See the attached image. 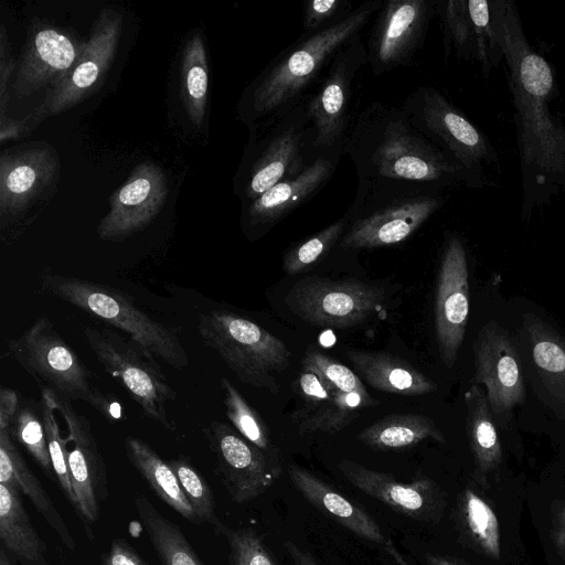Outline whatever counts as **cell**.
I'll return each instance as SVG.
<instances>
[{"instance_id":"obj_12","label":"cell","mask_w":565,"mask_h":565,"mask_svg":"<svg viewBox=\"0 0 565 565\" xmlns=\"http://www.w3.org/2000/svg\"><path fill=\"white\" fill-rule=\"evenodd\" d=\"M385 297L380 286L358 279L311 276L297 281L286 294L285 302L294 315L311 326L345 329L380 311Z\"/></svg>"},{"instance_id":"obj_38","label":"cell","mask_w":565,"mask_h":565,"mask_svg":"<svg viewBox=\"0 0 565 565\" xmlns=\"http://www.w3.org/2000/svg\"><path fill=\"white\" fill-rule=\"evenodd\" d=\"M347 223V216L343 214L327 227L292 245L284 255V271L287 275L300 274L326 258L339 245Z\"/></svg>"},{"instance_id":"obj_47","label":"cell","mask_w":565,"mask_h":565,"mask_svg":"<svg viewBox=\"0 0 565 565\" xmlns=\"http://www.w3.org/2000/svg\"><path fill=\"white\" fill-rule=\"evenodd\" d=\"M21 406L17 391L1 386L0 390V427L9 428L12 419Z\"/></svg>"},{"instance_id":"obj_45","label":"cell","mask_w":565,"mask_h":565,"mask_svg":"<svg viewBox=\"0 0 565 565\" xmlns=\"http://www.w3.org/2000/svg\"><path fill=\"white\" fill-rule=\"evenodd\" d=\"M0 107H1V119L6 118L4 109L8 97L6 95L7 92V83L12 74L15 63L13 61L12 54L10 52V46L8 43L6 30L1 26L0 34Z\"/></svg>"},{"instance_id":"obj_31","label":"cell","mask_w":565,"mask_h":565,"mask_svg":"<svg viewBox=\"0 0 565 565\" xmlns=\"http://www.w3.org/2000/svg\"><path fill=\"white\" fill-rule=\"evenodd\" d=\"M356 439L373 450L391 451L415 447L427 439L445 444L435 422L419 414H391L362 429Z\"/></svg>"},{"instance_id":"obj_17","label":"cell","mask_w":565,"mask_h":565,"mask_svg":"<svg viewBox=\"0 0 565 565\" xmlns=\"http://www.w3.org/2000/svg\"><path fill=\"white\" fill-rule=\"evenodd\" d=\"M462 239L450 234L443 248L435 296V332L443 363L451 367L469 317V275Z\"/></svg>"},{"instance_id":"obj_50","label":"cell","mask_w":565,"mask_h":565,"mask_svg":"<svg viewBox=\"0 0 565 565\" xmlns=\"http://www.w3.org/2000/svg\"><path fill=\"white\" fill-rule=\"evenodd\" d=\"M383 547L395 565H411L391 539H386Z\"/></svg>"},{"instance_id":"obj_25","label":"cell","mask_w":565,"mask_h":565,"mask_svg":"<svg viewBox=\"0 0 565 565\" xmlns=\"http://www.w3.org/2000/svg\"><path fill=\"white\" fill-rule=\"evenodd\" d=\"M58 170L55 153L44 147L4 152L0 158V216H18Z\"/></svg>"},{"instance_id":"obj_39","label":"cell","mask_w":565,"mask_h":565,"mask_svg":"<svg viewBox=\"0 0 565 565\" xmlns=\"http://www.w3.org/2000/svg\"><path fill=\"white\" fill-rule=\"evenodd\" d=\"M14 441L22 446L40 467L52 477L54 473L42 409L31 401L21 402V406L9 427Z\"/></svg>"},{"instance_id":"obj_22","label":"cell","mask_w":565,"mask_h":565,"mask_svg":"<svg viewBox=\"0 0 565 565\" xmlns=\"http://www.w3.org/2000/svg\"><path fill=\"white\" fill-rule=\"evenodd\" d=\"M472 384L484 385L490 409L503 417L525 396L523 376L508 334L493 323L484 326L475 342Z\"/></svg>"},{"instance_id":"obj_5","label":"cell","mask_w":565,"mask_h":565,"mask_svg":"<svg viewBox=\"0 0 565 565\" xmlns=\"http://www.w3.org/2000/svg\"><path fill=\"white\" fill-rule=\"evenodd\" d=\"M39 280L46 294L126 333L170 366L180 371L188 366V353L177 333L137 307L121 290L58 274H42Z\"/></svg>"},{"instance_id":"obj_48","label":"cell","mask_w":565,"mask_h":565,"mask_svg":"<svg viewBox=\"0 0 565 565\" xmlns=\"http://www.w3.org/2000/svg\"><path fill=\"white\" fill-rule=\"evenodd\" d=\"M284 546L292 562V565H319L311 553L300 547L297 543L288 540Z\"/></svg>"},{"instance_id":"obj_32","label":"cell","mask_w":565,"mask_h":565,"mask_svg":"<svg viewBox=\"0 0 565 565\" xmlns=\"http://www.w3.org/2000/svg\"><path fill=\"white\" fill-rule=\"evenodd\" d=\"M467 407L466 429L475 459L476 478L484 483L487 476L501 462L502 450L487 394L480 385L471 384L465 393Z\"/></svg>"},{"instance_id":"obj_14","label":"cell","mask_w":565,"mask_h":565,"mask_svg":"<svg viewBox=\"0 0 565 565\" xmlns=\"http://www.w3.org/2000/svg\"><path fill=\"white\" fill-rule=\"evenodd\" d=\"M203 430L220 478L235 503L258 498L279 479L281 459L262 451L232 426L212 420Z\"/></svg>"},{"instance_id":"obj_46","label":"cell","mask_w":565,"mask_h":565,"mask_svg":"<svg viewBox=\"0 0 565 565\" xmlns=\"http://www.w3.org/2000/svg\"><path fill=\"white\" fill-rule=\"evenodd\" d=\"M42 119L36 115L35 111L30 114L24 119H11L3 118L0 120L1 129V142L8 139L20 138L21 136L30 132V126H36Z\"/></svg>"},{"instance_id":"obj_16","label":"cell","mask_w":565,"mask_h":565,"mask_svg":"<svg viewBox=\"0 0 565 565\" xmlns=\"http://www.w3.org/2000/svg\"><path fill=\"white\" fill-rule=\"evenodd\" d=\"M436 15L446 55L478 62L486 77L503 62L493 0H439Z\"/></svg>"},{"instance_id":"obj_36","label":"cell","mask_w":565,"mask_h":565,"mask_svg":"<svg viewBox=\"0 0 565 565\" xmlns=\"http://www.w3.org/2000/svg\"><path fill=\"white\" fill-rule=\"evenodd\" d=\"M221 387L225 414L233 428L262 451L281 459L280 451L273 441L270 429L258 412L249 405L228 379H221Z\"/></svg>"},{"instance_id":"obj_43","label":"cell","mask_w":565,"mask_h":565,"mask_svg":"<svg viewBox=\"0 0 565 565\" xmlns=\"http://www.w3.org/2000/svg\"><path fill=\"white\" fill-rule=\"evenodd\" d=\"M354 10L349 0H308L302 6L303 32L323 30L344 19Z\"/></svg>"},{"instance_id":"obj_13","label":"cell","mask_w":565,"mask_h":565,"mask_svg":"<svg viewBox=\"0 0 565 565\" xmlns=\"http://www.w3.org/2000/svg\"><path fill=\"white\" fill-rule=\"evenodd\" d=\"M437 0H387L374 17L365 44L375 76L411 66L436 17Z\"/></svg>"},{"instance_id":"obj_34","label":"cell","mask_w":565,"mask_h":565,"mask_svg":"<svg viewBox=\"0 0 565 565\" xmlns=\"http://www.w3.org/2000/svg\"><path fill=\"white\" fill-rule=\"evenodd\" d=\"M458 521L463 535L487 555L500 558V532L495 513L473 489L467 487L458 502Z\"/></svg>"},{"instance_id":"obj_7","label":"cell","mask_w":565,"mask_h":565,"mask_svg":"<svg viewBox=\"0 0 565 565\" xmlns=\"http://www.w3.org/2000/svg\"><path fill=\"white\" fill-rule=\"evenodd\" d=\"M199 334L246 385L279 393L276 376L288 369L290 351L273 333L236 313L214 310L199 316Z\"/></svg>"},{"instance_id":"obj_28","label":"cell","mask_w":565,"mask_h":565,"mask_svg":"<svg viewBox=\"0 0 565 565\" xmlns=\"http://www.w3.org/2000/svg\"><path fill=\"white\" fill-rule=\"evenodd\" d=\"M0 483H13L71 550L75 541L49 494L29 468L12 439L9 428L0 427Z\"/></svg>"},{"instance_id":"obj_42","label":"cell","mask_w":565,"mask_h":565,"mask_svg":"<svg viewBox=\"0 0 565 565\" xmlns=\"http://www.w3.org/2000/svg\"><path fill=\"white\" fill-rule=\"evenodd\" d=\"M230 565H279L263 539L253 529L224 527Z\"/></svg>"},{"instance_id":"obj_51","label":"cell","mask_w":565,"mask_h":565,"mask_svg":"<svg viewBox=\"0 0 565 565\" xmlns=\"http://www.w3.org/2000/svg\"><path fill=\"white\" fill-rule=\"evenodd\" d=\"M424 559L427 565H461L455 559L435 553H425Z\"/></svg>"},{"instance_id":"obj_26","label":"cell","mask_w":565,"mask_h":565,"mask_svg":"<svg viewBox=\"0 0 565 565\" xmlns=\"http://www.w3.org/2000/svg\"><path fill=\"white\" fill-rule=\"evenodd\" d=\"M289 479L296 490L316 509L332 518L355 535L384 545L386 539L377 522L356 502L309 470L291 463Z\"/></svg>"},{"instance_id":"obj_23","label":"cell","mask_w":565,"mask_h":565,"mask_svg":"<svg viewBox=\"0 0 565 565\" xmlns=\"http://www.w3.org/2000/svg\"><path fill=\"white\" fill-rule=\"evenodd\" d=\"M343 152H329L311 162L300 174L286 179L245 204V230L258 237L296 209L311 200L332 178Z\"/></svg>"},{"instance_id":"obj_8","label":"cell","mask_w":565,"mask_h":565,"mask_svg":"<svg viewBox=\"0 0 565 565\" xmlns=\"http://www.w3.org/2000/svg\"><path fill=\"white\" fill-rule=\"evenodd\" d=\"M401 108L412 125L468 174L472 189L492 186L486 168L499 157L487 135L437 88L419 86Z\"/></svg>"},{"instance_id":"obj_20","label":"cell","mask_w":565,"mask_h":565,"mask_svg":"<svg viewBox=\"0 0 565 565\" xmlns=\"http://www.w3.org/2000/svg\"><path fill=\"white\" fill-rule=\"evenodd\" d=\"M338 468L352 486L399 514L425 523H437L444 514L445 495L438 484L426 476L403 482L391 473L349 459L341 460Z\"/></svg>"},{"instance_id":"obj_21","label":"cell","mask_w":565,"mask_h":565,"mask_svg":"<svg viewBox=\"0 0 565 565\" xmlns=\"http://www.w3.org/2000/svg\"><path fill=\"white\" fill-rule=\"evenodd\" d=\"M292 386L301 404L292 411L290 419L301 435L339 433L355 420L362 409L379 405L369 393L343 391L308 370L300 371Z\"/></svg>"},{"instance_id":"obj_9","label":"cell","mask_w":565,"mask_h":565,"mask_svg":"<svg viewBox=\"0 0 565 565\" xmlns=\"http://www.w3.org/2000/svg\"><path fill=\"white\" fill-rule=\"evenodd\" d=\"M253 127L242 185L245 204L275 184L300 174L322 156L312 145L305 102Z\"/></svg>"},{"instance_id":"obj_49","label":"cell","mask_w":565,"mask_h":565,"mask_svg":"<svg viewBox=\"0 0 565 565\" xmlns=\"http://www.w3.org/2000/svg\"><path fill=\"white\" fill-rule=\"evenodd\" d=\"M554 544L558 553L565 558V507L554 532Z\"/></svg>"},{"instance_id":"obj_40","label":"cell","mask_w":565,"mask_h":565,"mask_svg":"<svg viewBox=\"0 0 565 565\" xmlns=\"http://www.w3.org/2000/svg\"><path fill=\"white\" fill-rule=\"evenodd\" d=\"M174 471L180 486L201 523H209L222 533L225 525L215 513V500L211 488L200 472L183 458H174L168 462Z\"/></svg>"},{"instance_id":"obj_44","label":"cell","mask_w":565,"mask_h":565,"mask_svg":"<svg viewBox=\"0 0 565 565\" xmlns=\"http://www.w3.org/2000/svg\"><path fill=\"white\" fill-rule=\"evenodd\" d=\"M103 565H148V563L125 541L113 540Z\"/></svg>"},{"instance_id":"obj_6","label":"cell","mask_w":565,"mask_h":565,"mask_svg":"<svg viewBox=\"0 0 565 565\" xmlns=\"http://www.w3.org/2000/svg\"><path fill=\"white\" fill-rule=\"evenodd\" d=\"M8 350L39 386L49 387L70 401H84L110 423L125 418L119 399L94 385L95 374L47 317L38 318L20 337L10 340Z\"/></svg>"},{"instance_id":"obj_19","label":"cell","mask_w":565,"mask_h":565,"mask_svg":"<svg viewBox=\"0 0 565 565\" xmlns=\"http://www.w3.org/2000/svg\"><path fill=\"white\" fill-rule=\"evenodd\" d=\"M167 195L161 168L150 161L139 164L110 195V210L97 227L98 237L120 242L143 230L159 214Z\"/></svg>"},{"instance_id":"obj_24","label":"cell","mask_w":565,"mask_h":565,"mask_svg":"<svg viewBox=\"0 0 565 565\" xmlns=\"http://www.w3.org/2000/svg\"><path fill=\"white\" fill-rule=\"evenodd\" d=\"M85 45L86 42L54 28L34 30L15 71L14 96L30 97L47 85H56L75 65Z\"/></svg>"},{"instance_id":"obj_35","label":"cell","mask_w":565,"mask_h":565,"mask_svg":"<svg viewBox=\"0 0 565 565\" xmlns=\"http://www.w3.org/2000/svg\"><path fill=\"white\" fill-rule=\"evenodd\" d=\"M182 98L193 125H202L209 90V65L204 43L200 35L186 42L181 63Z\"/></svg>"},{"instance_id":"obj_52","label":"cell","mask_w":565,"mask_h":565,"mask_svg":"<svg viewBox=\"0 0 565 565\" xmlns=\"http://www.w3.org/2000/svg\"><path fill=\"white\" fill-rule=\"evenodd\" d=\"M0 565H14L4 550L0 551Z\"/></svg>"},{"instance_id":"obj_4","label":"cell","mask_w":565,"mask_h":565,"mask_svg":"<svg viewBox=\"0 0 565 565\" xmlns=\"http://www.w3.org/2000/svg\"><path fill=\"white\" fill-rule=\"evenodd\" d=\"M447 201V190L391 180H358L352 204L344 213L342 250L390 247L408 239Z\"/></svg>"},{"instance_id":"obj_10","label":"cell","mask_w":565,"mask_h":565,"mask_svg":"<svg viewBox=\"0 0 565 565\" xmlns=\"http://www.w3.org/2000/svg\"><path fill=\"white\" fill-rule=\"evenodd\" d=\"M86 342L114 379L126 388L147 417L174 431L167 404L177 398L157 358L129 337L108 327L83 329Z\"/></svg>"},{"instance_id":"obj_33","label":"cell","mask_w":565,"mask_h":565,"mask_svg":"<svg viewBox=\"0 0 565 565\" xmlns=\"http://www.w3.org/2000/svg\"><path fill=\"white\" fill-rule=\"evenodd\" d=\"M135 507L161 565H204L181 529L141 494Z\"/></svg>"},{"instance_id":"obj_37","label":"cell","mask_w":565,"mask_h":565,"mask_svg":"<svg viewBox=\"0 0 565 565\" xmlns=\"http://www.w3.org/2000/svg\"><path fill=\"white\" fill-rule=\"evenodd\" d=\"M533 361L551 388L565 395V342L540 319L525 321Z\"/></svg>"},{"instance_id":"obj_18","label":"cell","mask_w":565,"mask_h":565,"mask_svg":"<svg viewBox=\"0 0 565 565\" xmlns=\"http://www.w3.org/2000/svg\"><path fill=\"white\" fill-rule=\"evenodd\" d=\"M67 426V465L77 511L90 523L99 518V504L107 495L106 468L88 419L78 414L70 399L40 386ZM67 444V443H66Z\"/></svg>"},{"instance_id":"obj_11","label":"cell","mask_w":565,"mask_h":565,"mask_svg":"<svg viewBox=\"0 0 565 565\" xmlns=\"http://www.w3.org/2000/svg\"><path fill=\"white\" fill-rule=\"evenodd\" d=\"M367 64L361 34L343 46L332 58L324 75L305 102L312 145L323 154L341 151L352 122L351 100L358 73Z\"/></svg>"},{"instance_id":"obj_29","label":"cell","mask_w":565,"mask_h":565,"mask_svg":"<svg viewBox=\"0 0 565 565\" xmlns=\"http://www.w3.org/2000/svg\"><path fill=\"white\" fill-rule=\"evenodd\" d=\"M20 493L13 483H0L1 542L24 565H51L46 545L32 525Z\"/></svg>"},{"instance_id":"obj_30","label":"cell","mask_w":565,"mask_h":565,"mask_svg":"<svg viewBox=\"0 0 565 565\" xmlns=\"http://www.w3.org/2000/svg\"><path fill=\"white\" fill-rule=\"evenodd\" d=\"M125 451L130 463L160 500L189 522L200 524L168 462L162 460L147 443L134 436H128L125 439Z\"/></svg>"},{"instance_id":"obj_3","label":"cell","mask_w":565,"mask_h":565,"mask_svg":"<svg viewBox=\"0 0 565 565\" xmlns=\"http://www.w3.org/2000/svg\"><path fill=\"white\" fill-rule=\"evenodd\" d=\"M382 4V0L364 1L334 24L317 32H303L275 55L245 89L242 119L253 125L306 102L334 55L361 34Z\"/></svg>"},{"instance_id":"obj_41","label":"cell","mask_w":565,"mask_h":565,"mask_svg":"<svg viewBox=\"0 0 565 565\" xmlns=\"http://www.w3.org/2000/svg\"><path fill=\"white\" fill-rule=\"evenodd\" d=\"M41 409L54 475L65 497L77 510V501L73 491L67 465L66 438L64 439L62 437L58 423L55 417L56 411L47 395L43 392H41Z\"/></svg>"},{"instance_id":"obj_2","label":"cell","mask_w":565,"mask_h":565,"mask_svg":"<svg viewBox=\"0 0 565 565\" xmlns=\"http://www.w3.org/2000/svg\"><path fill=\"white\" fill-rule=\"evenodd\" d=\"M344 151L358 180L471 188L467 172L416 129L401 107L372 102L354 118Z\"/></svg>"},{"instance_id":"obj_15","label":"cell","mask_w":565,"mask_h":565,"mask_svg":"<svg viewBox=\"0 0 565 565\" xmlns=\"http://www.w3.org/2000/svg\"><path fill=\"white\" fill-rule=\"evenodd\" d=\"M121 26L119 12L105 8L99 13L79 58L35 109L42 120L73 108L97 89L116 55Z\"/></svg>"},{"instance_id":"obj_27","label":"cell","mask_w":565,"mask_h":565,"mask_svg":"<svg viewBox=\"0 0 565 565\" xmlns=\"http://www.w3.org/2000/svg\"><path fill=\"white\" fill-rule=\"evenodd\" d=\"M345 354L354 370L377 391L402 396H420L437 390L434 381L398 356L359 350H349Z\"/></svg>"},{"instance_id":"obj_1","label":"cell","mask_w":565,"mask_h":565,"mask_svg":"<svg viewBox=\"0 0 565 565\" xmlns=\"http://www.w3.org/2000/svg\"><path fill=\"white\" fill-rule=\"evenodd\" d=\"M514 107L521 171V218L565 196V121L556 110L558 84L548 61L529 42L512 0H493Z\"/></svg>"}]
</instances>
